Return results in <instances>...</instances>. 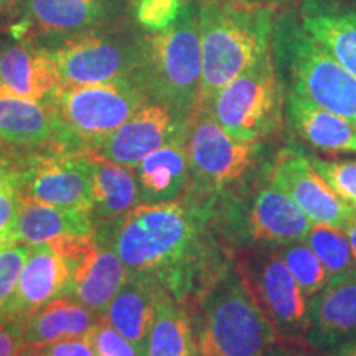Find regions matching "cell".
<instances>
[{
	"label": "cell",
	"instance_id": "f35d334b",
	"mask_svg": "<svg viewBox=\"0 0 356 356\" xmlns=\"http://www.w3.org/2000/svg\"><path fill=\"white\" fill-rule=\"evenodd\" d=\"M346 236V239H348L350 246H351V251H353V256L356 259V215L351 218V220L346 222L343 226V229H341Z\"/></svg>",
	"mask_w": 356,
	"mask_h": 356
},
{
	"label": "cell",
	"instance_id": "d4e9b609",
	"mask_svg": "<svg viewBox=\"0 0 356 356\" xmlns=\"http://www.w3.org/2000/svg\"><path fill=\"white\" fill-rule=\"evenodd\" d=\"M92 233L95 220L89 210L55 207L22 195L12 243L37 244L61 236H91Z\"/></svg>",
	"mask_w": 356,
	"mask_h": 356
},
{
	"label": "cell",
	"instance_id": "4316f807",
	"mask_svg": "<svg viewBox=\"0 0 356 356\" xmlns=\"http://www.w3.org/2000/svg\"><path fill=\"white\" fill-rule=\"evenodd\" d=\"M91 216L99 226L109 225L140 204L136 172L95 154H91Z\"/></svg>",
	"mask_w": 356,
	"mask_h": 356
},
{
	"label": "cell",
	"instance_id": "ab89813d",
	"mask_svg": "<svg viewBox=\"0 0 356 356\" xmlns=\"http://www.w3.org/2000/svg\"><path fill=\"white\" fill-rule=\"evenodd\" d=\"M243 2L261 3V6H270V7H275V8H282V7L293 6V3L300 2V0H243Z\"/></svg>",
	"mask_w": 356,
	"mask_h": 356
},
{
	"label": "cell",
	"instance_id": "ba28073f",
	"mask_svg": "<svg viewBox=\"0 0 356 356\" xmlns=\"http://www.w3.org/2000/svg\"><path fill=\"white\" fill-rule=\"evenodd\" d=\"M267 142H243L222 131L210 111L198 109L186 137L190 184L185 195L216 197L251 184L264 167Z\"/></svg>",
	"mask_w": 356,
	"mask_h": 356
},
{
	"label": "cell",
	"instance_id": "7402d4cb",
	"mask_svg": "<svg viewBox=\"0 0 356 356\" xmlns=\"http://www.w3.org/2000/svg\"><path fill=\"white\" fill-rule=\"evenodd\" d=\"M186 137L188 134L154 150L134 168L140 204L175 202L186 193L190 184Z\"/></svg>",
	"mask_w": 356,
	"mask_h": 356
},
{
	"label": "cell",
	"instance_id": "30bf717a",
	"mask_svg": "<svg viewBox=\"0 0 356 356\" xmlns=\"http://www.w3.org/2000/svg\"><path fill=\"white\" fill-rule=\"evenodd\" d=\"M144 38L145 30L131 17L48 48L61 86H84L131 79L142 63Z\"/></svg>",
	"mask_w": 356,
	"mask_h": 356
},
{
	"label": "cell",
	"instance_id": "7bdbcfd3",
	"mask_svg": "<svg viewBox=\"0 0 356 356\" xmlns=\"http://www.w3.org/2000/svg\"><path fill=\"white\" fill-rule=\"evenodd\" d=\"M19 356H48L44 351H42L37 346H24V350L20 351Z\"/></svg>",
	"mask_w": 356,
	"mask_h": 356
},
{
	"label": "cell",
	"instance_id": "1f68e13d",
	"mask_svg": "<svg viewBox=\"0 0 356 356\" xmlns=\"http://www.w3.org/2000/svg\"><path fill=\"white\" fill-rule=\"evenodd\" d=\"M309 159L333 193L356 211V157L322 159L309 155Z\"/></svg>",
	"mask_w": 356,
	"mask_h": 356
},
{
	"label": "cell",
	"instance_id": "277c9868",
	"mask_svg": "<svg viewBox=\"0 0 356 356\" xmlns=\"http://www.w3.org/2000/svg\"><path fill=\"white\" fill-rule=\"evenodd\" d=\"M131 79L147 101L167 106L190 126L202 84L198 0H185L168 29L145 32L142 63Z\"/></svg>",
	"mask_w": 356,
	"mask_h": 356
},
{
	"label": "cell",
	"instance_id": "8fae6325",
	"mask_svg": "<svg viewBox=\"0 0 356 356\" xmlns=\"http://www.w3.org/2000/svg\"><path fill=\"white\" fill-rule=\"evenodd\" d=\"M20 3L24 15L12 35L44 47L134 17V6L127 0H22Z\"/></svg>",
	"mask_w": 356,
	"mask_h": 356
},
{
	"label": "cell",
	"instance_id": "7c38bea8",
	"mask_svg": "<svg viewBox=\"0 0 356 356\" xmlns=\"http://www.w3.org/2000/svg\"><path fill=\"white\" fill-rule=\"evenodd\" d=\"M239 264L279 340L292 345L304 343L309 330V297L275 248L248 249V257Z\"/></svg>",
	"mask_w": 356,
	"mask_h": 356
},
{
	"label": "cell",
	"instance_id": "603a6c76",
	"mask_svg": "<svg viewBox=\"0 0 356 356\" xmlns=\"http://www.w3.org/2000/svg\"><path fill=\"white\" fill-rule=\"evenodd\" d=\"M0 142L19 149H61L56 114L44 102L0 97Z\"/></svg>",
	"mask_w": 356,
	"mask_h": 356
},
{
	"label": "cell",
	"instance_id": "d590c367",
	"mask_svg": "<svg viewBox=\"0 0 356 356\" xmlns=\"http://www.w3.org/2000/svg\"><path fill=\"white\" fill-rule=\"evenodd\" d=\"M24 346V325L0 317V356H19Z\"/></svg>",
	"mask_w": 356,
	"mask_h": 356
},
{
	"label": "cell",
	"instance_id": "b9f144b4",
	"mask_svg": "<svg viewBox=\"0 0 356 356\" xmlns=\"http://www.w3.org/2000/svg\"><path fill=\"white\" fill-rule=\"evenodd\" d=\"M20 2L22 0H0V19L13 12V8H15L17 3Z\"/></svg>",
	"mask_w": 356,
	"mask_h": 356
},
{
	"label": "cell",
	"instance_id": "3957f363",
	"mask_svg": "<svg viewBox=\"0 0 356 356\" xmlns=\"http://www.w3.org/2000/svg\"><path fill=\"white\" fill-rule=\"evenodd\" d=\"M193 304L200 356H266L279 341L238 261L222 267Z\"/></svg>",
	"mask_w": 356,
	"mask_h": 356
},
{
	"label": "cell",
	"instance_id": "836d02e7",
	"mask_svg": "<svg viewBox=\"0 0 356 356\" xmlns=\"http://www.w3.org/2000/svg\"><path fill=\"white\" fill-rule=\"evenodd\" d=\"M30 244L0 243V309L10 296L29 256Z\"/></svg>",
	"mask_w": 356,
	"mask_h": 356
},
{
	"label": "cell",
	"instance_id": "83f0119b",
	"mask_svg": "<svg viewBox=\"0 0 356 356\" xmlns=\"http://www.w3.org/2000/svg\"><path fill=\"white\" fill-rule=\"evenodd\" d=\"M145 356H200L197 332L188 307L159 287Z\"/></svg>",
	"mask_w": 356,
	"mask_h": 356
},
{
	"label": "cell",
	"instance_id": "5bb4252c",
	"mask_svg": "<svg viewBox=\"0 0 356 356\" xmlns=\"http://www.w3.org/2000/svg\"><path fill=\"white\" fill-rule=\"evenodd\" d=\"M266 177L282 190L314 222L343 226L356 215L333 193L327 181L312 165L309 155L296 145L282 147L266 165Z\"/></svg>",
	"mask_w": 356,
	"mask_h": 356
},
{
	"label": "cell",
	"instance_id": "cb8c5ba5",
	"mask_svg": "<svg viewBox=\"0 0 356 356\" xmlns=\"http://www.w3.org/2000/svg\"><path fill=\"white\" fill-rule=\"evenodd\" d=\"M159 287L152 280L129 274L126 284L101 317L131 341L139 356L147 355Z\"/></svg>",
	"mask_w": 356,
	"mask_h": 356
},
{
	"label": "cell",
	"instance_id": "44dd1931",
	"mask_svg": "<svg viewBox=\"0 0 356 356\" xmlns=\"http://www.w3.org/2000/svg\"><path fill=\"white\" fill-rule=\"evenodd\" d=\"M127 279L126 266L114 249L96 238L95 246L71 274L65 297L79 302L101 318Z\"/></svg>",
	"mask_w": 356,
	"mask_h": 356
},
{
	"label": "cell",
	"instance_id": "ee69618b",
	"mask_svg": "<svg viewBox=\"0 0 356 356\" xmlns=\"http://www.w3.org/2000/svg\"><path fill=\"white\" fill-rule=\"evenodd\" d=\"M127 2H131L132 6H134V8H136V3H137V0H127Z\"/></svg>",
	"mask_w": 356,
	"mask_h": 356
},
{
	"label": "cell",
	"instance_id": "e575fe53",
	"mask_svg": "<svg viewBox=\"0 0 356 356\" xmlns=\"http://www.w3.org/2000/svg\"><path fill=\"white\" fill-rule=\"evenodd\" d=\"M89 338L96 356H139L131 341L102 318L89 333Z\"/></svg>",
	"mask_w": 356,
	"mask_h": 356
},
{
	"label": "cell",
	"instance_id": "484cf974",
	"mask_svg": "<svg viewBox=\"0 0 356 356\" xmlns=\"http://www.w3.org/2000/svg\"><path fill=\"white\" fill-rule=\"evenodd\" d=\"M99 317L71 297H56L40 307L24 323L26 346H43L55 341L81 338L91 333Z\"/></svg>",
	"mask_w": 356,
	"mask_h": 356
},
{
	"label": "cell",
	"instance_id": "f1b7e54d",
	"mask_svg": "<svg viewBox=\"0 0 356 356\" xmlns=\"http://www.w3.org/2000/svg\"><path fill=\"white\" fill-rule=\"evenodd\" d=\"M304 241L318 257L330 275L356 269V259L343 231L337 226L314 222Z\"/></svg>",
	"mask_w": 356,
	"mask_h": 356
},
{
	"label": "cell",
	"instance_id": "9a60e30c",
	"mask_svg": "<svg viewBox=\"0 0 356 356\" xmlns=\"http://www.w3.org/2000/svg\"><path fill=\"white\" fill-rule=\"evenodd\" d=\"M188 124L167 106L145 102L118 131L88 152L119 165L136 168L147 155L188 134Z\"/></svg>",
	"mask_w": 356,
	"mask_h": 356
},
{
	"label": "cell",
	"instance_id": "ac0fdd59",
	"mask_svg": "<svg viewBox=\"0 0 356 356\" xmlns=\"http://www.w3.org/2000/svg\"><path fill=\"white\" fill-rule=\"evenodd\" d=\"M61 86L53 53L33 40H20L0 53V97L42 102Z\"/></svg>",
	"mask_w": 356,
	"mask_h": 356
},
{
	"label": "cell",
	"instance_id": "2e32d148",
	"mask_svg": "<svg viewBox=\"0 0 356 356\" xmlns=\"http://www.w3.org/2000/svg\"><path fill=\"white\" fill-rule=\"evenodd\" d=\"M68 279V269L51 241L30 244L19 280L0 309V317L24 325L47 302L65 297Z\"/></svg>",
	"mask_w": 356,
	"mask_h": 356
},
{
	"label": "cell",
	"instance_id": "d6a6232c",
	"mask_svg": "<svg viewBox=\"0 0 356 356\" xmlns=\"http://www.w3.org/2000/svg\"><path fill=\"white\" fill-rule=\"evenodd\" d=\"M185 0H137L134 17L145 32H160L177 20Z\"/></svg>",
	"mask_w": 356,
	"mask_h": 356
},
{
	"label": "cell",
	"instance_id": "f546056e",
	"mask_svg": "<svg viewBox=\"0 0 356 356\" xmlns=\"http://www.w3.org/2000/svg\"><path fill=\"white\" fill-rule=\"evenodd\" d=\"M275 251L309 299L322 291L332 279L330 273L325 269L304 239L275 246Z\"/></svg>",
	"mask_w": 356,
	"mask_h": 356
},
{
	"label": "cell",
	"instance_id": "7a4b0ae2",
	"mask_svg": "<svg viewBox=\"0 0 356 356\" xmlns=\"http://www.w3.org/2000/svg\"><path fill=\"white\" fill-rule=\"evenodd\" d=\"M202 84L198 109L273 48L279 8L243 0H198Z\"/></svg>",
	"mask_w": 356,
	"mask_h": 356
},
{
	"label": "cell",
	"instance_id": "60d3db41",
	"mask_svg": "<svg viewBox=\"0 0 356 356\" xmlns=\"http://www.w3.org/2000/svg\"><path fill=\"white\" fill-rule=\"evenodd\" d=\"M333 351V356H356V338L346 343L337 346Z\"/></svg>",
	"mask_w": 356,
	"mask_h": 356
},
{
	"label": "cell",
	"instance_id": "8d00e7d4",
	"mask_svg": "<svg viewBox=\"0 0 356 356\" xmlns=\"http://www.w3.org/2000/svg\"><path fill=\"white\" fill-rule=\"evenodd\" d=\"M37 348L44 351L48 356H96L89 335L55 341V343L37 346Z\"/></svg>",
	"mask_w": 356,
	"mask_h": 356
},
{
	"label": "cell",
	"instance_id": "4fadbf2b",
	"mask_svg": "<svg viewBox=\"0 0 356 356\" xmlns=\"http://www.w3.org/2000/svg\"><path fill=\"white\" fill-rule=\"evenodd\" d=\"M20 168L22 193L37 202L91 211L92 157L55 150L33 154Z\"/></svg>",
	"mask_w": 356,
	"mask_h": 356
},
{
	"label": "cell",
	"instance_id": "52a82bcc",
	"mask_svg": "<svg viewBox=\"0 0 356 356\" xmlns=\"http://www.w3.org/2000/svg\"><path fill=\"white\" fill-rule=\"evenodd\" d=\"M56 114L61 129V149L88 152L145 104L147 97L132 79L113 83L60 86L42 101Z\"/></svg>",
	"mask_w": 356,
	"mask_h": 356
},
{
	"label": "cell",
	"instance_id": "9c48e42d",
	"mask_svg": "<svg viewBox=\"0 0 356 356\" xmlns=\"http://www.w3.org/2000/svg\"><path fill=\"white\" fill-rule=\"evenodd\" d=\"M284 84L273 48L254 65L221 88L211 101L213 119L234 139L269 142L282 132Z\"/></svg>",
	"mask_w": 356,
	"mask_h": 356
},
{
	"label": "cell",
	"instance_id": "5b68a950",
	"mask_svg": "<svg viewBox=\"0 0 356 356\" xmlns=\"http://www.w3.org/2000/svg\"><path fill=\"white\" fill-rule=\"evenodd\" d=\"M273 55L284 88L307 96L356 127V76L305 32L297 8L277 12Z\"/></svg>",
	"mask_w": 356,
	"mask_h": 356
},
{
	"label": "cell",
	"instance_id": "8992f818",
	"mask_svg": "<svg viewBox=\"0 0 356 356\" xmlns=\"http://www.w3.org/2000/svg\"><path fill=\"white\" fill-rule=\"evenodd\" d=\"M220 228L231 248H275L305 239L314 221L266 177L216 195Z\"/></svg>",
	"mask_w": 356,
	"mask_h": 356
},
{
	"label": "cell",
	"instance_id": "74e56055",
	"mask_svg": "<svg viewBox=\"0 0 356 356\" xmlns=\"http://www.w3.org/2000/svg\"><path fill=\"white\" fill-rule=\"evenodd\" d=\"M266 356H312L310 353H307L302 348H297V346H291V343L286 345H273L270 350L267 351Z\"/></svg>",
	"mask_w": 356,
	"mask_h": 356
},
{
	"label": "cell",
	"instance_id": "e0dca14e",
	"mask_svg": "<svg viewBox=\"0 0 356 356\" xmlns=\"http://www.w3.org/2000/svg\"><path fill=\"white\" fill-rule=\"evenodd\" d=\"M356 338V269L332 275L322 291L309 299L305 343L332 351Z\"/></svg>",
	"mask_w": 356,
	"mask_h": 356
},
{
	"label": "cell",
	"instance_id": "ffe728a7",
	"mask_svg": "<svg viewBox=\"0 0 356 356\" xmlns=\"http://www.w3.org/2000/svg\"><path fill=\"white\" fill-rule=\"evenodd\" d=\"M284 115L292 132L310 149L328 155H356V127L314 101L284 88Z\"/></svg>",
	"mask_w": 356,
	"mask_h": 356
},
{
	"label": "cell",
	"instance_id": "6da1fadb",
	"mask_svg": "<svg viewBox=\"0 0 356 356\" xmlns=\"http://www.w3.org/2000/svg\"><path fill=\"white\" fill-rule=\"evenodd\" d=\"M96 236L108 243L131 275L165 289L186 307L234 259L221 233L216 197L142 203Z\"/></svg>",
	"mask_w": 356,
	"mask_h": 356
},
{
	"label": "cell",
	"instance_id": "4dcf8cb0",
	"mask_svg": "<svg viewBox=\"0 0 356 356\" xmlns=\"http://www.w3.org/2000/svg\"><path fill=\"white\" fill-rule=\"evenodd\" d=\"M22 195L19 165L0 155V243H12Z\"/></svg>",
	"mask_w": 356,
	"mask_h": 356
},
{
	"label": "cell",
	"instance_id": "d6986e66",
	"mask_svg": "<svg viewBox=\"0 0 356 356\" xmlns=\"http://www.w3.org/2000/svg\"><path fill=\"white\" fill-rule=\"evenodd\" d=\"M297 15L305 32L356 76L355 0H300Z\"/></svg>",
	"mask_w": 356,
	"mask_h": 356
}]
</instances>
